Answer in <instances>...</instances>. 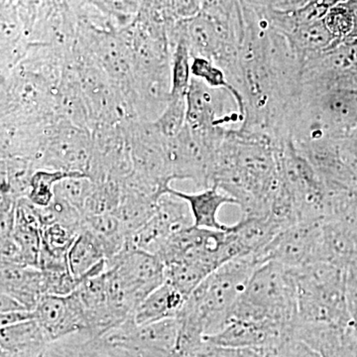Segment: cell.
<instances>
[{"label":"cell","instance_id":"cell-1","mask_svg":"<svg viewBox=\"0 0 357 357\" xmlns=\"http://www.w3.org/2000/svg\"><path fill=\"white\" fill-rule=\"evenodd\" d=\"M279 185L274 138L238 128L227 131L215 155L211 187L236 199L243 217H267Z\"/></svg>","mask_w":357,"mask_h":357},{"label":"cell","instance_id":"cell-2","mask_svg":"<svg viewBox=\"0 0 357 357\" xmlns=\"http://www.w3.org/2000/svg\"><path fill=\"white\" fill-rule=\"evenodd\" d=\"M263 262L256 255L234 258L204 279L185 300L177 317V354H187L220 332L246 284Z\"/></svg>","mask_w":357,"mask_h":357},{"label":"cell","instance_id":"cell-3","mask_svg":"<svg viewBox=\"0 0 357 357\" xmlns=\"http://www.w3.org/2000/svg\"><path fill=\"white\" fill-rule=\"evenodd\" d=\"M231 319L276 326L295 337L298 293L292 268L276 262L258 267L232 307Z\"/></svg>","mask_w":357,"mask_h":357},{"label":"cell","instance_id":"cell-4","mask_svg":"<svg viewBox=\"0 0 357 357\" xmlns=\"http://www.w3.org/2000/svg\"><path fill=\"white\" fill-rule=\"evenodd\" d=\"M293 270L299 323L326 325L351 321L347 299V270L325 262Z\"/></svg>","mask_w":357,"mask_h":357},{"label":"cell","instance_id":"cell-5","mask_svg":"<svg viewBox=\"0 0 357 357\" xmlns=\"http://www.w3.org/2000/svg\"><path fill=\"white\" fill-rule=\"evenodd\" d=\"M57 91L44 79L15 69L1 76V122L48 123L58 117Z\"/></svg>","mask_w":357,"mask_h":357},{"label":"cell","instance_id":"cell-6","mask_svg":"<svg viewBox=\"0 0 357 357\" xmlns=\"http://www.w3.org/2000/svg\"><path fill=\"white\" fill-rule=\"evenodd\" d=\"M91 158V131L58 116L47 129L43 148L35 165L37 170L88 176Z\"/></svg>","mask_w":357,"mask_h":357},{"label":"cell","instance_id":"cell-7","mask_svg":"<svg viewBox=\"0 0 357 357\" xmlns=\"http://www.w3.org/2000/svg\"><path fill=\"white\" fill-rule=\"evenodd\" d=\"M132 157V175L155 191L167 192L173 178L169 170L165 137L154 121L129 119L123 122Z\"/></svg>","mask_w":357,"mask_h":357},{"label":"cell","instance_id":"cell-8","mask_svg":"<svg viewBox=\"0 0 357 357\" xmlns=\"http://www.w3.org/2000/svg\"><path fill=\"white\" fill-rule=\"evenodd\" d=\"M187 102V124L199 132L230 130V126L243 123L244 116L236 96L227 89L211 88L197 77H192ZM239 126V128H241Z\"/></svg>","mask_w":357,"mask_h":357},{"label":"cell","instance_id":"cell-9","mask_svg":"<svg viewBox=\"0 0 357 357\" xmlns=\"http://www.w3.org/2000/svg\"><path fill=\"white\" fill-rule=\"evenodd\" d=\"M218 148L187 126L175 138H165L167 161L173 181H192L202 190L211 187Z\"/></svg>","mask_w":357,"mask_h":357},{"label":"cell","instance_id":"cell-10","mask_svg":"<svg viewBox=\"0 0 357 357\" xmlns=\"http://www.w3.org/2000/svg\"><path fill=\"white\" fill-rule=\"evenodd\" d=\"M107 269L114 275L135 309L166 282L165 265L158 256L139 249L124 248L107 260Z\"/></svg>","mask_w":357,"mask_h":357},{"label":"cell","instance_id":"cell-11","mask_svg":"<svg viewBox=\"0 0 357 357\" xmlns=\"http://www.w3.org/2000/svg\"><path fill=\"white\" fill-rule=\"evenodd\" d=\"M93 158L88 177L93 182H122L133 170L130 142L123 122L98 126L93 131Z\"/></svg>","mask_w":357,"mask_h":357},{"label":"cell","instance_id":"cell-12","mask_svg":"<svg viewBox=\"0 0 357 357\" xmlns=\"http://www.w3.org/2000/svg\"><path fill=\"white\" fill-rule=\"evenodd\" d=\"M192 225L189 204L167 190L157 202L153 217L129 237L128 246L157 255L171 236Z\"/></svg>","mask_w":357,"mask_h":357},{"label":"cell","instance_id":"cell-13","mask_svg":"<svg viewBox=\"0 0 357 357\" xmlns=\"http://www.w3.org/2000/svg\"><path fill=\"white\" fill-rule=\"evenodd\" d=\"M321 225L299 223L284 229L256 255L263 263L276 262L292 269L319 262Z\"/></svg>","mask_w":357,"mask_h":357},{"label":"cell","instance_id":"cell-14","mask_svg":"<svg viewBox=\"0 0 357 357\" xmlns=\"http://www.w3.org/2000/svg\"><path fill=\"white\" fill-rule=\"evenodd\" d=\"M295 338L309 345L321 357H357V325L354 319L326 325L298 321Z\"/></svg>","mask_w":357,"mask_h":357},{"label":"cell","instance_id":"cell-15","mask_svg":"<svg viewBox=\"0 0 357 357\" xmlns=\"http://www.w3.org/2000/svg\"><path fill=\"white\" fill-rule=\"evenodd\" d=\"M33 312L51 342L84 331L83 318L70 295H45Z\"/></svg>","mask_w":357,"mask_h":357},{"label":"cell","instance_id":"cell-16","mask_svg":"<svg viewBox=\"0 0 357 357\" xmlns=\"http://www.w3.org/2000/svg\"><path fill=\"white\" fill-rule=\"evenodd\" d=\"M1 293L11 296L29 311H34L46 295L43 274L39 268L29 265L1 263Z\"/></svg>","mask_w":357,"mask_h":357},{"label":"cell","instance_id":"cell-17","mask_svg":"<svg viewBox=\"0 0 357 357\" xmlns=\"http://www.w3.org/2000/svg\"><path fill=\"white\" fill-rule=\"evenodd\" d=\"M36 319H29L0 331V357H40L51 344Z\"/></svg>","mask_w":357,"mask_h":357},{"label":"cell","instance_id":"cell-18","mask_svg":"<svg viewBox=\"0 0 357 357\" xmlns=\"http://www.w3.org/2000/svg\"><path fill=\"white\" fill-rule=\"evenodd\" d=\"M40 357H129L102 337L88 331H79L52 342Z\"/></svg>","mask_w":357,"mask_h":357},{"label":"cell","instance_id":"cell-19","mask_svg":"<svg viewBox=\"0 0 357 357\" xmlns=\"http://www.w3.org/2000/svg\"><path fill=\"white\" fill-rule=\"evenodd\" d=\"M178 198L184 199L189 204L195 227L208 229H225L227 225L218 220V213L225 204H236L237 202L229 195L218 189L215 185L202 190L198 192H184L168 188Z\"/></svg>","mask_w":357,"mask_h":357},{"label":"cell","instance_id":"cell-20","mask_svg":"<svg viewBox=\"0 0 357 357\" xmlns=\"http://www.w3.org/2000/svg\"><path fill=\"white\" fill-rule=\"evenodd\" d=\"M70 272L79 282L93 278L105 273L107 269V259L105 251L96 237L83 229L75 239L68 253Z\"/></svg>","mask_w":357,"mask_h":357},{"label":"cell","instance_id":"cell-21","mask_svg":"<svg viewBox=\"0 0 357 357\" xmlns=\"http://www.w3.org/2000/svg\"><path fill=\"white\" fill-rule=\"evenodd\" d=\"M185 300L168 282L160 286L138 305L132 319L137 326H146L166 319L177 318Z\"/></svg>","mask_w":357,"mask_h":357},{"label":"cell","instance_id":"cell-22","mask_svg":"<svg viewBox=\"0 0 357 357\" xmlns=\"http://www.w3.org/2000/svg\"><path fill=\"white\" fill-rule=\"evenodd\" d=\"M229 231L241 256L258 255L281 229L269 217H243Z\"/></svg>","mask_w":357,"mask_h":357},{"label":"cell","instance_id":"cell-23","mask_svg":"<svg viewBox=\"0 0 357 357\" xmlns=\"http://www.w3.org/2000/svg\"><path fill=\"white\" fill-rule=\"evenodd\" d=\"M84 229L96 237L107 260L119 255L126 248L128 234L115 213L84 217Z\"/></svg>","mask_w":357,"mask_h":357},{"label":"cell","instance_id":"cell-24","mask_svg":"<svg viewBox=\"0 0 357 357\" xmlns=\"http://www.w3.org/2000/svg\"><path fill=\"white\" fill-rule=\"evenodd\" d=\"M36 171L33 160L1 158V194H9L18 199L28 197L32 177Z\"/></svg>","mask_w":357,"mask_h":357},{"label":"cell","instance_id":"cell-25","mask_svg":"<svg viewBox=\"0 0 357 357\" xmlns=\"http://www.w3.org/2000/svg\"><path fill=\"white\" fill-rule=\"evenodd\" d=\"M191 72L192 77L204 82L211 88L227 89L231 91L232 95L236 96L243 116L245 117V107H244L243 96L230 84L227 75L217 64L208 59L194 57L192 58Z\"/></svg>","mask_w":357,"mask_h":357},{"label":"cell","instance_id":"cell-26","mask_svg":"<svg viewBox=\"0 0 357 357\" xmlns=\"http://www.w3.org/2000/svg\"><path fill=\"white\" fill-rule=\"evenodd\" d=\"M93 181L86 175H72L63 178L55 185V197L76 208L84 215V208L88 201Z\"/></svg>","mask_w":357,"mask_h":357},{"label":"cell","instance_id":"cell-27","mask_svg":"<svg viewBox=\"0 0 357 357\" xmlns=\"http://www.w3.org/2000/svg\"><path fill=\"white\" fill-rule=\"evenodd\" d=\"M81 174H68L59 171L40 169L33 175L31 185L27 198L39 208H45L53 202L55 197V185L66 177Z\"/></svg>","mask_w":357,"mask_h":357},{"label":"cell","instance_id":"cell-28","mask_svg":"<svg viewBox=\"0 0 357 357\" xmlns=\"http://www.w3.org/2000/svg\"><path fill=\"white\" fill-rule=\"evenodd\" d=\"M121 28L132 24L139 15L143 0H86Z\"/></svg>","mask_w":357,"mask_h":357},{"label":"cell","instance_id":"cell-29","mask_svg":"<svg viewBox=\"0 0 357 357\" xmlns=\"http://www.w3.org/2000/svg\"><path fill=\"white\" fill-rule=\"evenodd\" d=\"M154 123L160 133L167 139L178 136L187 124L185 98H170L163 112Z\"/></svg>","mask_w":357,"mask_h":357},{"label":"cell","instance_id":"cell-30","mask_svg":"<svg viewBox=\"0 0 357 357\" xmlns=\"http://www.w3.org/2000/svg\"><path fill=\"white\" fill-rule=\"evenodd\" d=\"M77 236V234L59 223L47 225L42 232L41 249L50 255L66 257Z\"/></svg>","mask_w":357,"mask_h":357},{"label":"cell","instance_id":"cell-31","mask_svg":"<svg viewBox=\"0 0 357 357\" xmlns=\"http://www.w3.org/2000/svg\"><path fill=\"white\" fill-rule=\"evenodd\" d=\"M175 357H277L276 349H232L204 342L194 351Z\"/></svg>","mask_w":357,"mask_h":357},{"label":"cell","instance_id":"cell-32","mask_svg":"<svg viewBox=\"0 0 357 357\" xmlns=\"http://www.w3.org/2000/svg\"><path fill=\"white\" fill-rule=\"evenodd\" d=\"M324 20L326 27L332 33L335 43H342L349 39L354 30V20L345 1L331 7Z\"/></svg>","mask_w":357,"mask_h":357},{"label":"cell","instance_id":"cell-33","mask_svg":"<svg viewBox=\"0 0 357 357\" xmlns=\"http://www.w3.org/2000/svg\"><path fill=\"white\" fill-rule=\"evenodd\" d=\"M204 0H171L174 17L187 20L195 17L203 10Z\"/></svg>","mask_w":357,"mask_h":357},{"label":"cell","instance_id":"cell-34","mask_svg":"<svg viewBox=\"0 0 357 357\" xmlns=\"http://www.w3.org/2000/svg\"><path fill=\"white\" fill-rule=\"evenodd\" d=\"M277 357H321L318 352L299 340L292 338L278 347Z\"/></svg>","mask_w":357,"mask_h":357},{"label":"cell","instance_id":"cell-35","mask_svg":"<svg viewBox=\"0 0 357 357\" xmlns=\"http://www.w3.org/2000/svg\"><path fill=\"white\" fill-rule=\"evenodd\" d=\"M33 319H35L34 312L28 311V310L1 312L0 326L1 328H6V326L16 325V324L23 323V321Z\"/></svg>","mask_w":357,"mask_h":357},{"label":"cell","instance_id":"cell-36","mask_svg":"<svg viewBox=\"0 0 357 357\" xmlns=\"http://www.w3.org/2000/svg\"><path fill=\"white\" fill-rule=\"evenodd\" d=\"M1 312H14V311H22V310H27L24 306L20 304L17 300L14 299L11 296L6 295V294L1 293ZM29 311V310H28ZM32 312V311H31Z\"/></svg>","mask_w":357,"mask_h":357},{"label":"cell","instance_id":"cell-37","mask_svg":"<svg viewBox=\"0 0 357 357\" xmlns=\"http://www.w3.org/2000/svg\"><path fill=\"white\" fill-rule=\"evenodd\" d=\"M345 3L349 6L352 20H354V30H352L351 37L347 41H354V40H357V0H347Z\"/></svg>","mask_w":357,"mask_h":357}]
</instances>
